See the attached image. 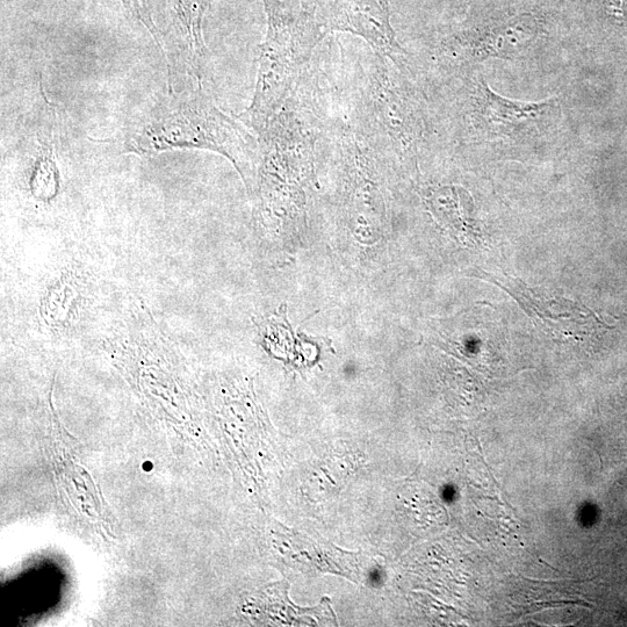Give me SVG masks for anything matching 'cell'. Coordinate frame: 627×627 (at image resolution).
<instances>
[{"mask_svg": "<svg viewBox=\"0 0 627 627\" xmlns=\"http://www.w3.org/2000/svg\"><path fill=\"white\" fill-rule=\"evenodd\" d=\"M373 67L364 98V115L374 147H387L396 155L413 156L421 126L406 92L386 66L385 59Z\"/></svg>", "mask_w": 627, "mask_h": 627, "instance_id": "cell-3", "label": "cell"}, {"mask_svg": "<svg viewBox=\"0 0 627 627\" xmlns=\"http://www.w3.org/2000/svg\"><path fill=\"white\" fill-rule=\"evenodd\" d=\"M475 106L481 125L497 134L511 135L535 131L559 111V100L539 103L513 102L497 95L481 78L475 92Z\"/></svg>", "mask_w": 627, "mask_h": 627, "instance_id": "cell-6", "label": "cell"}, {"mask_svg": "<svg viewBox=\"0 0 627 627\" xmlns=\"http://www.w3.org/2000/svg\"><path fill=\"white\" fill-rule=\"evenodd\" d=\"M312 10L324 33L360 36L383 59L399 63L405 55L396 40L387 0H312Z\"/></svg>", "mask_w": 627, "mask_h": 627, "instance_id": "cell-5", "label": "cell"}, {"mask_svg": "<svg viewBox=\"0 0 627 627\" xmlns=\"http://www.w3.org/2000/svg\"><path fill=\"white\" fill-rule=\"evenodd\" d=\"M187 148L226 156L251 193L261 164L259 141L201 89L170 91L136 118L126 136V150L143 157Z\"/></svg>", "mask_w": 627, "mask_h": 627, "instance_id": "cell-1", "label": "cell"}, {"mask_svg": "<svg viewBox=\"0 0 627 627\" xmlns=\"http://www.w3.org/2000/svg\"><path fill=\"white\" fill-rule=\"evenodd\" d=\"M172 23L182 40L187 66L193 75L200 76L201 66L206 57L203 35V19L207 0H169Z\"/></svg>", "mask_w": 627, "mask_h": 627, "instance_id": "cell-8", "label": "cell"}, {"mask_svg": "<svg viewBox=\"0 0 627 627\" xmlns=\"http://www.w3.org/2000/svg\"><path fill=\"white\" fill-rule=\"evenodd\" d=\"M120 2L136 20H139L140 23L147 28L151 36H153L157 47L162 50L163 56L167 57V54L164 52L160 33H158L157 27L153 19H151L146 7L141 4L140 0H120Z\"/></svg>", "mask_w": 627, "mask_h": 627, "instance_id": "cell-11", "label": "cell"}, {"mask_svg": "<svg viewBox=\"0 0 627 627\" xmlns=\"http://www.w3.org/2000/svg\"><path fill=\"white\" fill-rule=\"evenodd\" d=\"M38 154L32 165L28 187L34 199L50 203L61 190V175L54 153L53 138H41Z\"/></svg>", "mask_w": 627, "mask_h": 627, "instance_id": "cell-10", "label": "cell"}, {"mask_svg": "<svg viewBox=\"0 0 627 627\" xmlns=\"http://www.w3.org/2000/svg\"><path fill=\"white\" fill-rule=\"evenodd\" d=\"M537 35L536 21L530 17L518 18L480 35L474 43V52L482 57L511 59L520 55Z\"/></svg>", "mask_w": 627, "mask_h": 627, "instance_id": "cell-9", "label": "cell"}, {"mask_svg": "<svg viewBox=\"0 0 627 627\" xmlns=\"http://www.w3.org/2000/svg\"><path fill=\"white\" fill-rule=\"evenodd\" d=\"M268 33L259 46L254 99L240 119L258 134L279 113L294 83L326 33L312 10H294L280 0H263Z\"/></svg>", "mask_w": 627, "mask_h": 627, "instance_id": "cell-2", "label": "cell"}, {"mask_svg": "<svg viewBox=\"0 0 627 627\" xmlns=\"http://www.w3.org/2000/svg\"><path fill=\"white\" fill-rule=\"evenodd\" d=\"M480 278L495 284L513 297L547 335L561 341H583L611 329L593 311L565 298H551L521 279L480 271Z\"/></svg>", "mask_w": 627, "mask_h": 627, "instance_id": "cell-4", "label": "cell"}, {"mask_svg": "<svg viewBox=\"0 0 627 627\" xmlns=\"http://www.w3.org/2000/svg\"><path fill=\"white\" fill-rule=\"evenodd\" d=\"M89 273L66 266L43 288L39 316L50 333L69 331L89 305Z\"/></svg>", "mask_w": 627, "mask_h": 627, "instance_id": "cell-7", "label": "cell"}]
</instances>
